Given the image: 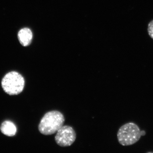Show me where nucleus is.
I'll list each match as a JSON object with an SVG mask.
<instances>
[{"label": "nucleus", "mask_w": 153, "mask_h": 153, "mask_svg": "<svg viewBox=\"0 0 153 153\" xmlns=\"http://www.w3.org/2000/svg\"><path fill=\"white\" fill-rule=\"evenodd\" d=\"M146 134L144 131L140 130L136 124L128 123L119 129L117 134L118 141L122 146H131L138 141L141 137L144 136Z\"/></svg>", "instance_id": "f03ea898"}, {"label": "nucleus", "mask_w": 153, "mask_h": 153, "mask_svg": "<svg viewBox=\"0 0 153 153\" xmlns=\"http://www.w3.org/2000/svg\"><path fill=\"white\" fill-rule=\"evenodd\" d=\"M76 137L74 129L70 126H63L57 132L55 141L60 146H69L75 141Z\"/></svg>", "instance_id": "20e7f679"}, {"label": "nucleus", "mask_w": 153, "mask_h": 153, "mask_svg": "<svg viewBox=\"0 0 153 153\" xmlns=\"http://www.w3.org/2000/svg\"><path fill=\"white\" fill-rule=\"evenodd\" d=\"M1 131L4 134L9 137L14 136L17 132L16 126L12 122L6 121L1 125Z\"/></svg>", "instance_id": "423d86ee"}, {"label": "nucleus", "mask_w": 153, "mask_h": 153, "mask_svg": "<svg viewBox=\"0 0 153 153\" xmlns=\"http://www.w3.org/2000/svg\"><path fill=\"white\" fill-rule=\"evenodd\" d=\"M18 38L20 44L24 47L29 46L32 42L33 33L30 29L23 28L18 33Z\"/></svg>", "instance_id": "39448f33"}, {"label": "nucleus", "mask_w": 153, "mask_h": 153, "mask_svg": "<svg viewBox=\"0 0 153 153\" xmlns=\"http://www.w3.org/2000/svg\"><path fill=\"white\" fill-rule=\"evenodd\" d=\"M148 32L149 36L153 40V20L150 22L148 25Z\"/></svg>", "instance_id": "0eeeda50"}, {"label": "nucleus", "mask_w": 153, "mask_h": 153, "mask_svg": "<svg viewBox=\"0 0 153 153\" xmlns=\"http://www.w3.org/2000/svg\"><path fill=\"white\" fill-rule=\"evenodd\" d=\"M65 121L63 114L57 111H52L47 113L42 118L38 126L41 134L49 135L57 133L63 126Z\"/></svg>", "instance_id": "f257e3e1"}, {"label": "nucleus", "mask_w": 153, "mask_h": 153, "mask_svg": "<svg viewBox=\"0 0 153 153\" xmlns=\"http://www.w3.org/2000/svg\"><path fill=\"white\" fill-rule=\"evenodd\" d=\"M1 85L4 91L9 95H17L21 93L25 85L23 76L16 71H11L3 77Z\"/></svg>", "instance_id": "7ed1b4c3"}]
</instances>
